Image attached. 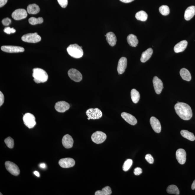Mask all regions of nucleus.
<instances>
[{
  "label": "nucleus",
  "mask_w": 195,
  "mask_h": 195,
  "mask_svg": "<svg viewBox=\"0 0 195 195\" xmlns=\"http://www.w3.org/2000/svg\"><path fill=\"white\" fill-rule=\"evenodd\" d=\"M8 0H0V7H2L7 2Z\"/></svg>",
  "instance_id": "42"
},
{
  "label": "nucleus",
  "mask_w": 195,
  "mask_h": 195,
  "mask_svg": "<svg viewBox=\"0 0 195 195\" xmlns=\"http://www.w3.org/2000/svg\"><path fill=\"white\" fill-rule=\"evenodd\" d=\"M70 105L69 103L64 101L58 102L55 104V110L59 113H63L69 109Z\"/></svg>",
  "instance_id": "13"
},
{
  "label": "nucleus",
  "mask_w": 195,
  "mask_h": 195,
  "mask_svg": "<svg viewBox=\"0 0 195 195\" xmlns=\"http://www.w3.org/2000/svg\"><path fill=\"white\" fill-rule=\"evenodd\" d=\"M1 49L3 51L8 53H21L25 50L22 47L13 46H3Z\"/></svg>",
  "instance_id": "10"
},
{
  "label": "nucleus",
  "mask_w": 195,
  "mask_h": 195,
  "mask_svg": "<svg viewBox=\"0 0 195 195\" xmlns=\"http://www.w3.org/2000/svg\"><path fill=\"white\" fill-rule=\"evenodd\" d=\"M180 76L183 80L189 81L191 80V73L188 69L185 68H182L180 72Z\"/></svg>",
  "instance_id": "25"
},
{
  "label": "nucleus",
  "mask_w": 195,
  "mask_h": 195,
  "mask_svg": "<svg viewBox=\"0 0 195 195\" xmlns=\"http://www.w3.org/2000/svg\"><path fill=\"white\" fill-rule=\"evenodd\" d=\"M27 15V11L25 9H18L15 10L12 14V17L16 20L25 19Z\"/></svg>",
  "instance_id": "11"
},
{
  "label": "nucleus",
  "mask_w": 195,
  "mask_h": 195,
  "mask_svg": "<svg viewBox=\"0 0 195 195\" xmlns=\"http://www.w3.org/2000/svg\"><path fill=\"white\" fill-rule=\"evenodd\" d=\"M58 4L63 8H65L67 6L68 0H57Z\"/></svg>",
  "instance_id": "38"
},
{
  "label": "nucleus",
  "mask_w": 195,
  "mask_h": 195,
  "mask_svg": "<svg viewBox=\"0 0 195 195\" xmlns=\"http://www.w3.org/2000/svg\"><path fill=\"white\" fill-rule=\"evenodd\" d=\"M6 170L11 174L17 176L20 173L19 167L15 163L10 161H6L5 163Z\"/></svg>",
  "instance_id": "8"
},
{
  "label": "nucleus",
  "mask_w": 195,
  "mask_h": 195,
  "mask_svg": "<svg viewBox=\"0 0 195 195\" xmlns=\"http://www.w3.org/2000/svg\"><path fill=\"white\" fill-rule=\"evenodd\" d=\"M34 174L37 177H39L40 176V173L38 171H35L34 172Z\"/></svg>",
  "instance_id": "45"
},
{
  "label": "nucleus",
  "mask_w": 195,
  "mask_h": 195,
  "mask_svg": "<svg viewBox=\"0 0 195 195\" xmlns=\"http://www.w3.org/2000/svg\"><path fill=\"white\" fill-rule=\"evenodd\" d=\"M176 112L181 119L188 120L191 119L193 113L191 107L186 103L178 102L175 106Z\"/></svg>",
  "instance_id": "1"
},
{
  "label": "nucleus",
  "mask_w": 195,
  "mask_h": 195,
  "mask_svg": "<svg viewBox=\"0 0 195 195\" xmlns=\"http://www.w3.org/2000/svg\"><path fill=\"white\" fill-rule=\"evenodd\" d=\"M150 123L152 129L156 133H159L161 131V126L159 120L156 118L155 117H151L150 121Z\"/></svg>",
  "instance_id": "16"
},
{
  "label": "nucleus",
  "mask_w": 195,
  "mask_h": 195,
  "mask_svg": "<svg viewBox=\"0 0 195 195\" xmlns=\"http://www.w3.org/2000/svg\"><path fill=\"white\" fill-rule=\"evenodd\" d=\"M159 12L163 16H167L170 14V10L168 6L166 5H162L159 8Z\"/></svg>",
  "instance_id": "33"
},
{
  "label": "nucleus",
  "mask_w": 195,
  "mask_h": 195,
  "mask_svg": "<svg viewBox=\"0 0 195 195\" xmlns=\"http://www.w3.org/2000/svg\"><path fill=\"white\" fill-rule=\"evenodd\" d=\"M106 40L108 43L111 46H115L116 44L117 38L116 35L113 32H110L106 35Z\"/></svg>",
  "instance_id": "22"
},
{
  "label": "nucleus",
  "mask_w": 195,
  "mask_h": 195,
  "mask_svg": "<svg viewBox=\"0 0 195 195\" xmlns=\"http://www.w3.org/2000/svg\"><path fill=\"white\" fill-rule=\"evenodd\" d=\"M66 50L68 54L74 58H80L84 54L82 48L77 44L70 45Z\"/></svg>",
  "instance_id": "3"
},
{
  "label": "nucleus",
  "mask_w": 195,
  "mask_h": 195,
  "mask_svg": "<svg viewBox=\"0 0 195 195\" xmlns=\"http://www.w3.org/2000/svg\"><path fill=\"white\" fill-rule=\"evenodd\" d=\"M127 60L125 57H122L120 58L118 62L117 71H118V74H123L127 67Z\"/></svg>",
  "instance_id": "17"
},
{
  "label": "nucleus",
  "mask_w": 195,
  "mask_h": 195,
  "mask_svg": "<svg viewBox=\"0 0 195 195\" xmlns=\"http://www.w3.org/2000/svg\"><path fill=\"white\" fill-rule=\"evenodd\" d=\"M74 141L73 138L69 134H66L62 139L63 146L66 149H70L73 147Z\"/></svg>",
  "instance_id": "18"
},
{
  "label": "nucleus",
  "mask_w": 195,
  "mask_h": 195,
  "mask_svg": "<svg viewBox=\"0 0 195 195\" xmlns=\"http://www.w3.org/2000/svg\"><path fill=\"white\" fill-rule=\"evenodd\" d=\"M180 133L183 137L190 141H193L195 140V136L193 133L189 132L187 130H182Z\"/></svg>",
  "instance_id": "27"
},
{
  "label": "nucleus",
  "mask_w": 195,
  "mask_h": 195,
  "mask_svg": "<svg viewBox=\"0 0 195 195\" xmlns=\"http://www.w3.org/2000/svg\"><path fill=\"white\" fill-rule=\"evenodd\" d=\"M167 191L169 194H175L177 195L180 194V191L178 187L174 185L169 186L167 188Z\"/></svg>",
  "instance_id": "31"
},
{
  "label": "nucleus",
  "mask_w": 195,
  "mask_h": 195,
  "mask_svg": "<svg viewBox=\"0 0 195 195\" xmlns=\"http://www.w3.org/2000/svg\"><path fill=\"white\" fill-rule=\"evenodd\" d=\"M142 169L139 167H136L134 170V173L136 176H139L142 173Z\"/></svg>",
  "instance_id": "40"
},
{
  "label": "nucleus",
  "mask_w": 195,
  "mask_h": 195,
  "mask_svg": "<svg viewBox=\"0 0 195 195\" xmlns=\"http://www.w3.org/2000/svg\"><path fill=\"white\" fill-rule=\"evenodd\" d=\"M58 164L62 168H69L74 166L75 162L74 159L68 157L61 159L58 162Z\"/></svg>",
  "instance_id": "12"
},
{
  "label": "nucleus",
  "mask_w": 195,
  "mask_h": 195,
  "mask_svg": "<svg viewBox=\"0 0 195 195\" xmlns=\"http://www.w3.org/2000/svg\"><path fill=\"white\" fill-rule=\"evenodd\" d=\"M121 2L124 3H129L132 2L134 0H120Z\"/></svg>",
  "instance_id": "43"
},
{
  "label": "nucleus",
  "mask_w": 195,
  "mask_h": 195,
  "mask_svg": "<svg viewBox=\"0 0 195 195\" xmlns=\"http://www.w3.org/2000/svg\"><path fill=\"white\" fill-rule=\"evenodd\" d=\"M32 72L34 81L37 83L45 82L48 80V74L43 69L40 68H35L32 70Z\"/></svg>",
  "instance_id": "2"
},
{
  "label": "nucleus",
  "mask_w": 195,
  "mask_h": 195,
  "mask_svg": "<svg viewBox=\"0 0 195 195\" xmlns=\"http://www.w3.org/2000/svg\"><path fill=\"white\" fill-rule=\"evenodd\" d=\"M107 136L102 131H98L94 133L91 136L92 141L95 144H100L103 143L106 139Z\"/></svg>",
  "instance_id": "7"
},
{
  "label": "nucleus",
  "mask_w": 195,
  "mask_h": 195,
  "mask_svg": "<svg viewBox=\"0 0 195 195\" xmlns=\"http://www.w3.org/2000/svg\"><path fill=\"white\" fill-rule=\"evenodd\" d=\"M68 74L70 78L75 82H80L82 79V74L77 70L74 68L69 69L68 71Z\"/></svg>",
  "instance_id": "9"
},
{
  "label": "nucleus",
  "mask_w": 195,
  "mask_h": 195,
  "mask_svg": "<svg viewBox=\"0 0 195 195\" xmlns=\"http://www.w3.org/2000/svg\"><path fill=\"white\" fill-rule=\"evenodd\" d=\"M112 194L111 188L107 186L102 188V191H98L95 192V195H110Z\"/></svg>",
  "instance_id": "30"
},
{
  "label": "nucleus",
  "mask_w": 195,
  "mask_h": 195,
  "mask_svg": "<svg viewBox=\"0 0 195 195\" xmlns=\"http://www.w3.org/2000/svg\"><path fill=\"white\" fill-rule=\"evenodd\" d=\"M27 11L29 14H36L40 12V8L36 4H30L27 6Z\"/></svg>",
  "instance_id": "26"
},
{
  "label": "nucleus",
  "mask_w": 195,
  "mask_h": 195,
  "mask_svg": "<svg viewBox=\"0 0 195 195\" xmlns=\"http://www.w3.org/2000/svg\"><path fill=\"white\" fill-rule=\"evenodd\" d=\"M23 120L24 124L29 129L33 128L36 124L35 117L30 113H25L23 117Z\"/></svg>",
  "instance_id": "6"
},
{
  "label": "nucleus",
  "mask_w": 195,
  "mask_h": 195,
  "mask_svg": "<svg viewBox=\"0 0 195 195\" xmlns=\"http://www.w3.org/2000/svg\"><path fill=\"white\" fill-rule=\"evenodd\" d=\"M11 20L9 18H6L2 20V23L4 26H9L11 23Z\"/></svg>",
  "instance_id": "39"
},
{
  "label": "nucleus",
  "mask_w": 195,
  "mask_h": 195,
  "mask_svg": "<svg viewBox=\"0 0 195 195\" xmlns=\"http://www.w3.org/2000/svg\"><path fill=\"white\" fill-rule=\"evenodd\" d=\"M135 17L137 20L145 22L147 19L148 15L145 11H141L136 13Z\"/></svg>",
  "instance_id": "28"
},
{
  "label": "nucleus",
  "mask_w": 195,
  "mask_h": 195,
  "mask_svg": "<svg viewBox=\"0 0 195 195\" xmlns=\"http://www.w3.org/2000/svg\"><path fill=\"white\" fill-rule=\"evenodd\" d=\"M86 113L89 120L100 119L102 116L101 110L98 108L89 109L86 111Z\"/></svg>",
  "instance_id": "5"
},
{
  "label": "nucleus",
  "mask_w": 195,
  "mask_h": 195,
  "mask_svg": "<svg viewBox=\"0 0 195 195\" xmlns=\"http://www.w3.org/2000/svg\"><path fill=\"white\" fill-rule=\"evenodd\" d=\"M145 158L146 161L150 164L154 163V159L152 155L150 154H147L145 156Z\"/></svg>",
  "instance_id": "37"
},
{
  "label": "nucleus",
  "mask_w": 195,
  "mask_h": 195,
  "mask_svg": "<svg viewBox=\"0 0 195 195\" xmlns=\"http://www.w3.org/2000/svg\"><path fill=\"white\" fill-rule=\"evenodd\" d=\"M152 82L156 93L157 94H160L163 88L162 81L157 76H155L153 79Z\"/></svg>",
  "instance_id": "15"
},
{
  "label": "nucleus",
  "mask_w": 195,
  "mask_h": 195,
  "mask_svg": "<svg viewBox=\"0 0 195 195\" xmlns=\"http://www.w3.org/2000/svg\"><path fill=\"white\" fill-rule=\"evenodd\" d=\"M131 98L133 103H137L140 99V94L136 89H133L131 91Z\"/></svg>",
  "instance_id": "29"
},
{
  "label": "nucleus",
  "mask_w": 195,
  "mask_h": 195,
  "mask_svg": "<svg viewBox=\"0 0 195 195\" xmlns=\"http://www.w3.org/2000/svg\"><path fill=\"white\" fill-rule=\"evenodd\" d=\"M188 44V42L186 40H182L175 46L174 48V50L176 53L183 52L186 48Z\"/></svg>",
  "instance_id": "21"
},
{
  "label": "nucleus",
  "mask_w": 195,
  "mask_h": 195,
  "mask_svg": "<svg viewBox=\"0 0 195 195\" xmlns=\"http://www.w3.org/2000/svg\"><path fill=\"white\" fill-rule=\"evenodd\" d=\"M4 95L1 91L0 92V106L2 105L3 103H4Z\"/></svg>",
  "instance_id": "41"
},
{
  "label": "nucleus",
  "mask_w": 195,
  "mask_h": 195,
  "mask_svg": "<svg viewBox=\"0 0 195 195\" xmlns=\"http://www.w3.org/2000/svg\"><path fill=\"white\" fill-rule=\"evenodd\" d=\"M176 156L179 163L183 165L185 163L186 161V153L184 149H178L176 153Z\"/></svg>",
  "instance_id": "14"
},
{
  "label": "nucleus",
  "mask_w": 195,
  "mask_h": 195,
  "mask_svg": "<svg viewBox=\"0 0 195 195\" xmlns=\"http://www.w3.org/2000/svg\"><path fill=\"white\" fill-rule=\"evenodd\" d=\"M121 116L126 122L132 126H134L137 123L135 117L129 113L123 112L121 113Z\"/></svg>",
  "instance_id": "19"
},
{
  "label": "nucleus",
  "mask_w": 195,
  "mask_h": 195,
  "mask_svg": "<svg viewBox=\"0 0 195 195\" xmlns=\"http://www.w3.org/2000/svg\"><path fill=\"white\" fill-rule=\"evenodd\" d=\"M4 142L7 147L10 149H12L14 147V140L11 137H8L4 140Z\"/></svg>",
  "instance_id": "35"
},
{
  "label": "nucleus",
  "mask_w": 195,
  "mask_h": 195,
  "mask_svg": "<svg viewBox=\"0 0 195 195\" xmlns=\"http://www.w3.org/2000/svg\"><path fill=\"white\" fill-rule=\"evenodd\" d=\"M195 14V6H191L185 11L184 18L185 20L189 21L194 17Z\"/></svg>",
  "instance_id": "20"
},
{
  "label": "nucleus",
  "mask_w": 195,
  "mask_h": 195,
  "mask_svg": "<svg viewBox=\"0 0 195 195\" xmlns=\"http://www.w3.org/2000/svg\"><path fill=\"white\" fill-rule=\"evenodd\" d=\"M1 195H3L2 194H1Z\"/></svg>",
  "instance_id": "47"
},
{
  "label": "nucleus",
  "mask_w": 195,
  "mask_h": 195,
  "mask_svg": "<svg viewBox=\"0 0 195 195\" xmlns=\"http://www.w3.org/2000/svg\"><path fill=\"white\" fill-rule=\"evenodd\" d=\"M153 53V50L150 48L145 51L143 52L141 58V61L142 63H145L148 61L152 56Z\"/></svg>",
  "instance_id": "23"
},
{
  "label": "nucleus",
  "mask_w": 195,
  "mask_h": 195,
  "mask_svg": "<svg viewBox=\"0 0 195 195\" xmlns=\"http://www.w3.org/2000/svg\"><path fill=\"white\" fill-rule=\"evenodd\" d=\"M127 40L129 45L131 47H136L139 43L137 37L133 34H130L128 36Z\"/></svg>",
  "instance_id": "24"
},
{
  "label": "nucleus",
  "mask_w": 195,
  "mask_h": 195,
  "mask_svg": "<svg viewBox=\"0 0 195 195\" xmlns=\"http://www.w3.org/2000/svg\"><path fill=\"white\" fill-rule=\"evenodd\" d=\"M40 167L42 168H45L46 167V165L45 163H42L40 165Z\"/></svg>",
  "instance_id": "46"
},
{
  "label": "nucleus",
  "mask_w": 195,
  "mask_h": 195,
  "mask_svg": "<svg viewBox=\"0 0 195 195\" xmlns=\"http://www.w3.org/2000/svg\"><path fill=\"white\" fill-rule=\"evenodd\" d=\"M29 24L32 25L42 23L43 22V18L39 17L38 18L35 17H32L29 18L28 20Z\"/></svg>",
  "instance_id": "32"
},
{
  "label": "nucleus",
  "mask_w": 195,
  "mask_h": 195,
  "mask_svg": "<svg viewBox=\"0 0 195 195\" xmlns=\"http://www.w3.org/2000/svg\"><path fill=\"white\" fill-rule=\"evenodd\" d=\"M191 188L193 190L195 189V180L193 182L192 184L191 185Z\"/></svg>",
  "instance_id": "44"
},
{
  "label": "nucleus",
  "mask_w": 195,
  "mask_h": 195,
  "mask_svg": "<svg viewBox=\"0 0 195 195\" xmlns=\"http://www.w3.org/2000/svg\"><path fill=\"white\" fill-rule=\"evenodd\" d=\"M16 31L14 28H11L9 27H6L4 29V32L7 34L14 33Z\"/></svg>",
  "instance_id": "36"
},
{
  "label": "nucleus",
  "mask_w": 195,
  "mask_h": 195,
  "mask_svg": "<svg viewBox=\"0 0 195 195\" xmlns=\"http://www.w3.org/2000/svg\"><path fill=\"white\" fill-rule=\"evenodd\" d=\"M22 41L28 43H36L40 42L41 40V37L38 35L37 32L26 34L22 37Z\"/></svg>",
  "instance_id": "4"
},
{
  "label": "nucleus",
  "mask_w": 195,
  "mask_h": 195,
  "mask_svg": "<svg viewBox=\"0 0 195 195\" xmlns=\"http://www.w3.org/2000/svg\"><path fill=\"white\" fill-rule=\"evenodd\" d=\"M133 164V160L131 159H128L126 160L123 164V169L124 171H128L131 168Z\"/></svg>",
  "instance_id": "34"
}]
</instances>
